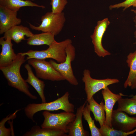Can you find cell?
I'll use <instances>...</instances> for the list:
<instances>
[{
    "mask_svg": "<svg viewBox=\"0 0 136 136\" xmlns=\"http://www.w3.org/2000/svg\"><path fill=\"white\" fill-rule=\"evenodd\" d=\"M51 10L55 14L61 13L67 3V0H51Z\"/></svg>",
    "mask_w": 136,
    "mask_h": 136,
    "instance_id": "cell-26",
    "label": "cell"
},
{
    "mask_svg": "<svg viewBox=\"0 0 136 136\" xmlns=\"http://www.w3.org/2000/svg\"><path fill=\"white\" fill-rule=\"evenodd\" d=\"M16 110L12 114L8 115L3 118L0 122V136H10L11 135V130L10 128L5 127V124L7 121L11 119H14L16 117V113L19 110Z\"/></svg>",
    "mask_w": 136,
    "mask_h": 136,
    "instance_id": "cell-25",
    "label": "cell"
},
{
    "mask_svg": "<svg viewBox=\"0 0 136 136\" xmlns=\"http://www.w3.org/2000/svg\"><path fill=\"white\" fill-rule=\"evenodd\" d=\"M81 106L77 109L75 119L71 123L68 132V136H87L89 133L85 130L82 122L83 111L86 102Z\"/></svg>",
    "mask_w": 136,
    "mask_h": 136,
    "instance_id": "cell-14",
    "label": "cell"
},
{
    "mask_svg": "<svg viewBox=\"0 0 136 136\" xmlns=\"http://www.w3.org/2000/svg\"><path fill=\"white\" fill-rule=\"evenodd\" d=\"M101 93L105 101L104 109L106 115L105 124L112 128L111 120L113 108L116 102L122 97V95L121 93H114L108 87L103 89L101 91Z\"/></svg>",
    "mask_w": 136,
    "mask_h": 136,
    "instance_id": "cell-12",
    "label": "cell"
},
{
    "mask_svg": "<svg viewBox=\"0 0 136 136\" xmlns=\"http://www.w3.org/2000/svg\"><path fill=\"white\" fill-rule=\"evenodd\" d=\"M102 136H127L133 134L131 131L125 132L114 129L105 124L99 128Z\"/></svg>",
    "mask_w": 136,
    "mask_h": 136,
    "instance_id": "cell-24",
    "label": "cell"
},
{
    "mask_svg": "<svg viewBox=\"0 0 136 136\" xmlns=\"http://www.w3.org/2000/svg\"><path fill=\"white\" fill-rule=\"evenodd\" d=\"M66 52V57L64 62L58 63L51 60L49 62L65 80L72 85L77 86L78 82L74 75L71 66V62L74 60L76 55L75 48L72 43L67 47Z\"/></svg>",
    "mask_w": 136,
    "mask_h": 136,
    "instance_id": "cell-6",
    "label": "cell"
},
{
    "mask_svg": "<svg viewBox=\"0 0 136 136\" xmlns=\"http://www.w3.org/2000/svg\"><path fill=\"white\" fill-rule=\"evenodd\" d=\"M90 111L92 112L95 119L98 122L100 127L105 124L106 115L104 109V104L102 101L98 104L93 96L88 102Z\"/></svg>",
    "mask_w": 136,
    "mask_h": 136,
    "instance_id": "cell-19",
    "label": "cell"
},
{
    "mask_svg": "<svg viewBox=\"0 0 136 136\" xmlns=\"http://www.w3.org/2000/svg\"><path fill=\"white\" fill-rule=\"evenodd\" d=\"M24 67L27 71L28 75V77L25 80L26 82L32 86L36 90L40 96L42 103L46 102L44 94L45 86L44 82L35 75L29 64H25Z\"/></svg>",
    "mask_w": 136,
    "mask_h": 136,
    "instance_id": "cell-16",
    "label": "cell"
},
{
    "mask_svg": "<svg viewBox=\"0 0 136 136\" xmlns=\"http://www.w3.org/2000/svg\"><path fill=\"white\" fill-rule=\"evenodd\" d=\"M83 75L82 80L85 84L84 89L87 96L86 101L88 102L95 93L100 90L106 88L110 85L119 82L116 79H93L91 76L90 71L87 69L84 71Z\"/></svg>",
    "mask_w": 136,
    "mask_h": 136,
    "instance_id": "cell-8",
    "label": "cell"
},
{
    "mask_svg": "<svg viewBox=\"0 0 136 136\" xmlns=\"http://www.w3.org/2000/svg\"><path fill=\"white\" fill-rule=\"evenodd\" d=\"M131 98L136 100V94L135 95L133 96Z\"/></svg>",
    "mask_w": 136,
    "mask_h": 136,
    "instance_id": "cell-29",
    "label": "cell"
},
{
    "mask_svg": "<svg viewBox=\"0 0 136 136\" xmlns=\"http://www.w3.org/2000/svg\"><path fill=\"white\" fill-rule=\"evenodd\" d=\"M72 43V40L70 39L59 42L55 41L46 50L41 51L30 50L21 53L23 55L27 56L26 60L31 58L44 59L51 58L61 63L65 60L66 57V47Z\"/></svg>",
    "mask_w": 136,
    "mask_h": 136,
    "instance_id": "cell-3",
    "label": "cell"
},
{
    "mask_svg": "<svg viewBox=\"0 0 136 136\" xmlns=\"http://www.w3.org/2000/svg\"><path fill=\"white\" fill-rule=\"evenodd\" d=\"M69 95L67 91L60 98L51 102L29 104L24 109L25 115L28 118L35 122L33 118L34 115L41 111H53L61 110L66 112L73 113L75 107L69 101Z\"/></svg>",
    "mask_w": 136,
    "mask_h": 136,
    "instance_id": "cell-2",
    "label": "cell"
},
{
    "mask_svg": "<svg viewBox=\"0 0 136 136\" xmlns=\"http://www.w3.org/2000/svg\"><path fill=\"white\" fill-rule=\"evenodd\" d=\"M133 7H136V4L133 6Z\"/></svg>",
    "mask_w": 136,
    "mask_h": 136,
    "instance_id": "cell-31",
    "label": "cell"
},
{
    "mask_svg": "<svg viewBox=\"0 0 136 136\" xmlns=\"http://www.w3.org/2000/svg\"><path fill=\"white\" fill-rule=\"evenodd\" d=\"M110 23L107 18L98 21L93 33L90 36L93 45L94 52L99 57H104L111 54L104 48L102 43L103 35Z\"/></svg>",
    "mask_w": 136,
    "mask_h": 136,
    "instance_id": "cell-9",
    "label": "cell"
},
{
    "mask_svg": "<svg viewBox=\"0 0 136 136\" xmlns=\"http://www.w3.org/2000/svg\"><path fill=\"white\" fill-rule=\"evenodd\" d=\"M42 115L44 120L41 125L42 128H51L60 129L68 133L70 126L75 118L73 112H64L53 113L44 111Z\"/></svg>",
    "mask_w": 136,
    "mask_h": 136,
    "instance_id": "cell-5",
    "label": "cell"
},
{
    "mask_svg": "<svg viewBox=\"0 0 136 136\" xmlns=\"http://www.w3.org/2000/svg\"><path fill=\"white\" fill-rule=\"evenodd\" d=\"M27 60L28 63L35 69L36 76L38 78L52 81L65 80L49 62L44 59L36 58H31Z\"/></svg>",
    "mask_w": 136,
    "mask_h": 136,
    "instance_id": "cell-7",
    "label": "cell"
},
{
    "mask_svg": "<svg viewBox=\"0 0 136 136\" xmlns=\"http://www.w3.org/2000/svg\"><path fill=\"white\" fill-rule=\"evenodd\" d=\"M17 12L0 5V34L4 33L13 26L20 24L21 20L17 17Z\"/></svg>",
    "mask_w": 136,
    "mask_h": 136,
    "instance_id": "cell-11",
    "label": "cell"
},
{
    "mask_svg": "<svg viewBox=\"0 0 136 136\" xmlns=\"http://www.w3.org/2000/svg\"><path fill=\"white\" fill-rule=\"evenodd\" d=\"M132 131L134 133L135 132H136V128L132 130Z\"/></svg>",
    "mask_w": 136,
    "mask_h": 136,
    "instance_id": "cell-30",
    "label": "cell"
},
{
    "mask_svg": "<svg viewBox=\"0 0 136 136\" xmlns=\"http://www.w3.org/2000/svg\"><path fill=\"white\" fill-rule=\"evenodd\" d=\"M111 123L112 127L128 132L136 127V117H131L125 113L117 109L113 110Z\"/></svg>",
    "mask_w": 136,
    "mask_h": 136,
    "instance_id": "cell-10",
    "label": "cell"
},
{
    "mask_svg": "<svg viewBox=\"0 0 136 136\" xmlns=\"http://www.w3.org/2000/svg\"><path fill=\"white\" fill-rule=\"evenodd\" d=\"M126 62L129 71L127 79L124 84V87L128 86L133 89L136 88V51L131 52L128 55Z\"/></svg>",
    "mask_w": 136,
    "mask_h": 136,
    "instance_id": "cell-18",
    "label": "cell"
},
{
    "mask_svg": "<svg viewBox=\"0 0 136 136\" xmlns=\"http://www.w3.org/2000/svg\"><path fill=\"white\" fill-rule=\"evenodd\" d=\"M0 44L2 51L0 54V67L7 66L11 63L17 56L13 48V44L12 40L8 38L5 39L1 37L0 38Z\"/></svg>",
    "mask_w": 136,
    "mask_h": 136,
    "instance_id": "cell-13",
    "label": "cell"
},
{
    "mask_svg": "<svg viewBox=\"0 0 136 136\" xmlns=\"http://www.w3.org/2000/svg\"><path fill=\"white\" fill-rule=\"evenodd\" d=\"M25 56L21 53L17 54L16 58L11 63L6 66L0 67V69L9 86L24 93L30 99L35 100L37 97L30 92L27 83L20 73V67L26 60Z\"/></svg>",
    "mask_w": 136,
    "mask_h": 136,
    "instance_id": "cell-1",
    "label": "cell"
},
{
    "mask_svg": "<svg viewBox=\"0 0 136 136\" xmlns=\"http://www.w3.org/2000/svg\"><path fill=\"white\" fill-rule=\"evenodd\" d=\"M0 5L17 12L21 7H36L44 8L45 7L33 3L30 0H0Z\"/></svg>",
    "mask_w": 136,
    "mask_h": 136,
    "instance_id": "cell-21",
    "label": "cell"
},
{
    "mask_svg": "<svg viewBox=\"0 0 136 136\" xmlns=\"http://www.w3.org/2000/svg\"><path fill=\"white\" fill-rule=\"evenodd\" d=\"M64 131L51 128H42L36 125L26 131L23 136H68Z\"/></svg>",
    "mask_w": 136,
    "mask_h": 136,
    "instance_id": "cell-17",
    "label": "cell"
},
{
    "mask_svg": "<svg viewBox=\"0 0 136 136\" xmlns=\"http://www.w3.org/2000/svg\"><path fill=\"white\" fill-rule=\"evenodd\" d=\"M90 110L88 103L84 107L83 111V116L84 119L87 122L91 131L92 136H102L99 129L95 125L94 120L92 118L90 115Z\"/></svg>",
    "mask_w": 136,
    "mask_h": 136,
    "instance_id": "cell-23",
    "label": "cell"
},
{
    "mask_svg": "<svg viewBox=\"0 0 136 136\" xmlns=\"http://www.w3.org/2000/svg\"><path fill=\"white\" fill-rule=\"evenodd\" d=\"M65 20L63 12L55 14L51 12H47L42 16V22L38 26H35L30 23H29V24L30 28L32 30L50 32L55 36L61 31Z\"/></svg>",
    "mask_w": 136,
    "mask_h": 136,
    "instance_id": "cell-4",
    "label": "cell"
},
{
    "mask_svg": "<svg viewBox=\"0 0 136 136\" xmlns=\"http://www.w3.org/2000/svg\"><path fill=\"white\" fill-rule=\"evenodd\" d=\"M119 111L124 112L130 115H136V100L128 98H120L117 101Z\"/></svg>",
    "mask_w": 136,
    "mask_h": 136,
    "instance_id": "cell-22",
    "label": "cell"
},
{
    "mask_svg": "<svg viewBox=\"0 0 136 136\" xmlns=\"http://www.w3.org/2000/svg\"><path fill=\"white\" fill-rule=\"evenodd\" d=\"M131 10L132 12H133L135 15V16L134 17V22L135 23V26L136 28V30L134 31V37L135 39V42L134 43V44H136V10H134V9H132Z\"/></svg>",
    "mask_w": 136,
    "mask_h": 136,
    "instance_id": "cell-28",
    "label": "cell"
},
{
    "mask_svg": "<svg viewBox=\"0 0 136 136\" xmlns=\"http://www.w3.org/2000/svg\"><path fill=\"white\" fill-rule=\"evenodd\" d=\"M54 36L53 34L48 32L34 34L27 39V43L30 46L45 45L49 46L55 41Z\"/></svg>",
    "mask_w": 136,
    "mask_h": 136,
    "instance_id": "cell-20",
    "label": "cell"
},
{
    "mask_svg": "<svg viewBox=\"0 0 136 136\" xmlns=\"http://www.w3.org/2000/svg\"><path fill=\"white\" fill-rule=\"evenodd\" d=\"M136 3V0H126L121 3L111 5L109 7V8L111 10L114 8L123 7L124 11L130 6H133Z\"/></svg>",
    "mask_w": 136,
    "mask_h": 136,
    "instance_id": "cell-27",
    "label": "cell"
},
{
    "mask_svg": "<svg viewBox=\"0 0 136 136\" xmlns=\"http://www.w3.org/2000/svg\"><path fill=\"white\" fill-rule=\"evenodd\" d=\"M34 34L27 27L18 25L13 26L5 32L3 37L5 39H10L18 44L26 40L25 36L29 38Z\"/></svg>",
    "mask_w": 136,
    "mask_h": 136,
    "instance_id": "cell-15",
    "label": "cell"
}]
</instances>
